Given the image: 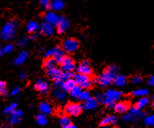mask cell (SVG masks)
Wrapping results in <instances>:
<instances>
[{"label": "cell", "instance_id": "d6986e66", "mask_svg": "<svg viewBox=\"0 0 154 128\" xmlns=\"http://www.w3.org/2000/svg\"><path fill=\"white\" fill-rule=\"evenodd\" d=\"M113 84L116 87H123L127 84V77L124 75H116L113 79Z\"/></svg>", "mask_w": 154, "mask_h": 128}, {"label": "cell", "instance_id": "f6af8a7d", "mask_svg": "<svg viewBox=\"0 0 154 128\" xmlns=\"http://www.w3.org/2000/svg\"><path fill=\"white\" fill-rule=\"evenodd\" d=\"M30 38L32 39V40H36V39H37V35L35 34V33H34V34H32Z\"/></svg>", "mask_w": 154, "mask_h": 128}, {"label": "cell", "instance_id": "ba28073f", "mask_svg": "<svg viewBox=\"0 0 154 128\" xmlns=\"http://www.w3.org/2000/svg\"><path fill=\"white\" fill-rule=\"evenodd\" d=\"M82 111V105L79 103H69L65 108V112L67 115L79 116Z\"/></svg>", "mask_w": 154, "mask_h": 128}, {"label": "cell", "instance_id": "7dc6e473", "mask_svg": "<svg viewBox=\"0 0 154 128\" xmlns=\"http://www.w3.org/2000/svg\"><path fill=\"white\" fill-rule=\"evenodd\" d=\"M152 107L154 108V95L153 97H152Z\"/></svg>", "mask_w": 154, "mask_h": 128}, {"label": "cell", "instance_id": "f1b7e54d", "mask_svg": "<svg viewBox=\"0 0 154 128\" xmlns=\"http://www.w3.org/2000/svg\"><path fill=\"white\" fill-rule=\"evenodd\" d=\"M149 98L146 97H141L140 99L137 101L136 106L139 109H143V108L146 107L147 105H149Z\"/></svg>", "mask_w": 154, "mask_h": 128}, {"label": "cell", "instance_id": "d4e9b609", "mask_svg": "<svg viewBox=\"0 0 154 128\" xmlns=\"http://www.w3.org/2000/svg\"><path fill=\"white\" fill-rule=\"evenodd\" d=\"M51 9L54 11H61L65 8V3L63 0H53L51 3Z\"/></svg>", "mask_w": 154, "mask_h": 128}, {"label": "cell", "instance_id": "f546056e", "mask_svg": "<svg viewBox=\"0 0 154 128\" xmlns=\"http://www.w3.org/2000/svg\"><path fill=\"white\" fill-rule=\"evenodd\" d=\"M56 61L54 60L53 57H48L47 59L45 60L44 62V67L45 68V69H49V68H52V67H55L56 65Z\"/></svg>", "mask_w": 154, "mask_h": 128}, {"label": "cell", "instance_id": "484cf974", "mask_svg": "<svg viewBox=\"0 0 154 128\" xmlns=\"http://www.w3.org/2000/svg\"><path fill=\"white\" fill-rule=\"evenodd\" d=\"M60 125L64 128H75L76 126H73L72 123H71L70 118H69L68 116H62L61 118H60Z\"/></svg>", "mask_w": 154, "mask_h": 128}, {"label": "cell", "instance_id": "7bdbcfd3", "mask_svg": "<svg viewBox=\"0 0 154 128\" xmlns=\"http://www.w3.org/2000/svg\"><path fill=\"white\" fill-rule=\"evenodd\" d=\"M19 78L22 79V80H26V79H27V73L25 72H21L19 74Z\"/></svg>", "mask_w": 154, "mask_h": 128}, {"label": "cell", "instance_id": "8d00e7d4", "mask_svg": "<svg viewBox=\"0 0 154 128\" xmlns=\"http://www.w3.org/2000/svg\"><path fill=\"white\" fill-rule=\"evenodd\" d=\"M144 124L147 126H152L154 125V115L153 116H149L144 118Z\"/></svg>", "mask_w": 154, "mask_h": 128}, {"label": "cell", "instance_id": "ac0fdd59", "mask_svg": "<svg viewBox=\"0 0 154 128\" xmlns=\"http://www.w3.org/2000/svg\"><path fill=\"white\" fill-rule=\"evenodd\" d=\"M114 110L118 114L126 113L127 111L129 110L128 104L127 102H124V101L117 102L114 105Z\"/></svg>", "mask_w": 154, "mask_h": 128}, {"label": "cell", "instance_id": "ee69618b", "mask_svg": "<svg viewBox=\"0 0 154 128\" xmlns=\"http://www.w3.org/2000/svg\"><path fill=\"white\" fill-rule=\"evenodd\" d=\"M149 85L151 86H154V75L151 76L149 79Z\"/></svg>", "mask_w": 154, "mask_h": 128}, {"label": "cell", "instance_id": "b9f144b4", "mask_svg": "<svg viewBox=\"0 0 154 128\" xmlns=\"http://www.w3.org/2000/svg\"><path fill=\"white\" fill-rule=\"evenodd\" d=\"M20 92V88L19 87H15L11 92V96H17Z\"/></svg>", "mask_w": 154, "mask_h": 128}, {"label": "cell", "instance_id": "3957f363", "mask_svg": "<svg viewBox=\"0 0 154 128\" xmlns=\"http://www.w3.org/2000/svg\"><path fill=\"white\" fill-rule=\"evenodd\" d=\"M122 92L118 90L113 89V88H109L106 89V92H104V103L108 108L114 107L117 101L121 98Z\"/></svg>", "mask_w": 154, "mask_h": 128}, {"label": "cell", "instance_id": "ffe728a7", "mask_svg": "<svg viewBox=\"0 0 154 128\" xmlns=\"http://www.w3.org/2000/svg\"><path fill=\"white\" fill-rule=\"evenodd\" d=\"M28 57V52L26 51V50H23L21 51L20 54H18V56L15 58V59L14 60V64L16 65V66H19V65H21L23 64L24 62L27 60Z\"/></svg>", "mask_w": 154, "mask_h": 128}, {"label": "cell", "instance_id": "f35d334b", "mask_svg": "<svg viewBox=\"0 0 154 128\" xmlns=\"http://www.w3.org/2000/svg\"><path fill=\"white\" fill-rule=\"evenodd\" d=\"M28 37H21L20 39V41H18V45L21 47H24V46L28 44Z\"/></svg>", "mask_w": 154, "mask_h": 128}, {"label": "cell", "instance_id": "277c9868", "mask_svg": "<svg viewBox=\"0 0 154 128\" xmlns=\"http://www.w3.org/2000/svg\"><path fill=\"white\" fill-rule=\"evenodd\" d=\"M73 79L75 80L77 85H80L84 89H88L92 86V80L87 75L78 73V74L73 75Z\"/></svg>", "mask_w": 154, "mask_h": 128}, {"label": "cell", "instance_id": "d590c367", "mask_svg": "<svg viewBox=\"0 0 154 128\" xmlns=\"http://www.w3.org/2000/svg\"><path fill=\"white\" fill-rule=\"evenodd\" d=\"M91 98V94L88 91H83L81 92V94L79 96V99L81 101H86V100H88L89 98Z\"/></svg>", "mask_w": 154, "mask_h": 128}, {"label": "cell", "instance_id": "2e32d148", "mask_svg": "<svg viewBox=\"0 0 154 128\" xmlns=\"http://www.w3.org/2000/svg\"><path fill=\"white\" fill-rule=\"evenodd\" d=\"M61 74H62V72L56 67H53L47 70V75L50 77L51 79H53L55 81L61 80Z\"/></svg>", "mask_w": 154, "mask_h": 128}, {"label": "cell", "instance_id": "30bf717a", "mask_svg": "<svg viewBox=\"0 0 154 128\" xmlns=\"http://www.w3.org/2000/svg\"><path fill=\"white\" fill-rule=\"evenodd\" d=\"M56 25L57 27L58 34H64L69 28V20L66 17L60 16V18H59L58 21H57V23Z\"/></svg>", "mask_w": 154, "mask_h": 128}, {"label": "cell", "instance_id": "4dcf8cb0", "mask_svg": "<svg viewBox=\"0 0 154 128\" xmlns=\"http://www.w3.org/2000/svg\"><path fill=\"white\" fill-rule=\"evenodd\" d=\"M36 123L40 126H45L48 123V119L46 118V114H40L36 116Z\"/></svg>", "mask_w": 154, "mask_h": 128}, {"label": "cell", "instance_id": "74e56055", "mask_svg": "<svg viewBox=\"0 0 154 128\" xmlns=\"http://www.w3.org/2000/svg\"><path fill=\"white\" fill-rule=\"evenodd\" d=\"M41 6L45 9H48L51 7L50 0H41Z\"/></svg>", "mask_w": 154, "mask_h": 128}, {"label": "cell", "instance_id": "9c48e42d", "mask_svg": "<svg viewBox=\"0 0 154 128\" xmlns=\"http://www.w3.org/2000/svg\"><path fill=\"white\" fill-rule=\"evenodd\" d=\"M61 69L63 72H73L75 70V63L71 58L69 57H65L63 61L61 62Z\"/></svg>", "mask_w": 154, "mask_h": 128}, {"label": "cell", "instance_id": "83f0119b", "mask_svg": "<svg viewBox=\"0 0 154 128\" xmlns=\"http://www.w3.org/2000/svg\"><path fill=\"white\" fill-rule=\"evenodd\" d=\"M82 92V88L79 85H76L72 89L69 91L70 96L73 98H79L81 92Z\"/></svg>", "mask_w": 154, "mask_h": 128}, {"label": "cell", "instance_id": "5bb4252c", "mask_svg": "<svg viewBox=\"0 0 154 128\" xmlns=\"http://www.w3.org/2000/svg\"><path fill=\"white\" fill-rule=\"evenodd\" d=\"M35 88L41 94H46L49 90V85L42 79H38L35 84Z\"/></svg>", "mask_w": 154, "mask_h": 128}, {"label": "cell", "instance_id": "60d3db41", "mask_svg": "<svg viewBox=\"0 0 154 128\" xmlns=\"http://www.w3.org/2000/svg\"><path fill=\"white\" fill-rule=\"evenodd\" d=\"M131 81L133 84H140L142 81V77L140 76V75H136V76L131 78Z\"/></svg>", "mask_w": 154, "mask_h": 128}, {"label": "cell", "instance_id": "e575fe53", "mask_svg": "<svg viewBox=\"0 0 154 128\" xmlns=\"http://www.w3.org/2000/svg\"><path fill=\"white\" fill-rule=\"evenodd\" d=\"M15 50V46L13 44L8 43L3 47V52L4 54H11V52L14 51Z\"/></svg>", "mask_w": 154, "mask_h": 128}, {"label": "cell", "instance_id": "d6a6232c", "mask_svg": "<svg viewBox=\"0 0 154 128\" xmlns=\"http://www.w3.org/2000/svg\"><path fill=\"white\" fill-rule=\"evenodd\" d=\"M16 107H17V104L16 103H11V105H9L4 109V114L10 115L14 110H16Z\"/></svg>", "mask_w": 154, "mask_h": 128}, {"label": "cell", "instance_id": "cb8c5ba5", "mask_svg": "<svg viewBox=\"0 0 154 128\" xmlns=\"http://www.w3.org/2000/svg\"><path fill=\"white\" fill-rule=\"evenodd\" d=\"M117 122V118L114 115L107 116L106 118H104L100 123L101 126H106L112 125V124H116Z\"/></svg>", "mask_w": 154, "mask_h": 128}, {"label": "cell", "instance_id": "44dd1931", "mask_svg": "<svg viewBox=\"0 0 154 128\" xmlns=\"http://www.w3.org/2000/svg\"><path fill=\"white\" fill-rule=\"evenodd\" d=\"M98 103L99 101H97L96 98H90L88 100H86L84 103V108L86 110H94L97 106H98Z\"/></svg>", "mask_w": 154, "mask_h": 128}, {"label": "cell", "instance_id": "e0dca14e", "mask_svg": "<svg viewBox=\"0 0 154 128\" xmlns=\"http://www.w3.org/2000/svg\"><path fill=\"white\" fill-rule=\"evenodd\" d=\"M66 57V54H65V50H61L59 47H55L54 48V54L53 55V58L56 61L57 63H61L63 59Z\"/></svg>", "mask_w": 154, "mask_h": 128}, {"label": "cell", "instance_id": "8fae6325", "mask_svg": "<svg viewBox=\"0 0 154 128\" xmlns=\"http://www.w3.org/2000/svg\"><path fill=\"white\" fill-rule=\"evenodd\" d=\"M40 29H41V34L48 37H52L55 33L54 25L52 24L48 23V22H46V21L41 24Z\"/></svg>", "mask_w": 154, "mask_h": 128}, {"label": "cell", "instance_id": "7402d4cb", "mask_svg": "<svg viewBox=\"0 0 154 128\" xmlns=\"http://www.w3.org/2000/svg\"><path fill=\"white\" fill-rule=\"evenodd\" d=\"M77 85L75 82V80L73 78H70V79H68L65 80L62 82V88H63L66 92H69L72 88H73L75 85Z\"/></svg>", "mask_w": 154, "mask_h": 128}, {"label": "cell", "instance_id": "4fadbf2b", "mask_svg": "<svg viewBox=\"0 0 154 128\" xmlns=\"http://www.w3.org/2000/svg\"><path fill=\"white\" fill-rule=\"evenodd\" d=\"M78 72H79V73L87 75L92 74L91 62L88 60H83L78 67Z\"/></svg>", "mask_w": 154, "mask_h": 128}, {"label": "cell", "instance_id": "52a82bcc", "mask_svg": "<svg viewBox=\"0 0 154 128\" xmlns=\"http://www.w3.org/2000/svg\"><path fill=\"white\" fill-rule=\"evenodd\" d=\"M62 80H57L55 81L54 84V88L53 90V97L57 99V101H62L65 100L66 95V91L62 88Z\"/></svg>", "mask_w": 154, "mask_h": 128}, {"label": "cell", "instance_id": "836d02e7", "mask_svg": "<svg viewBox=\"0 0 154 128\" xmlns=\"http://www.w3.org/2000/svg\"><path fill=\"white\" fill-rule=\"evenodd\" d=\"M8 94V88H7V84L0 80V95L5 97Z\"/></svg>", "mask_w": 154, "mask_h": 128}, {"label": "cell", "instance_id": "ab89813d", "mask_svg": "<svg viewBox=\"0 0 154 128\" xmlns=\"http://www.w3.org/2000/svg\"><path fill=\"white\" fill-rule=\"evenodd\" d=\"M95 98L99 103H104V99H105V98H104V94H103V92H98L95 95Z\"/></svg>", "mask_w": 154, "mask_h": 128}, {"label": "cell", "instance_id": "603a6c76", "mask_svg": "<svg viewBox=\"0 0 154 128\" xmlns=\"http://www.w3.org/2000/svg\"><path fill=\"white\" fill-rule=\"evenodd\" d=\"M39 110L42 114H45L46 115L48 114H51L53 113V108L51 106V105L48 102H42L41 103L40 105V107H39Z\"/></svg>", "mask_w": 154, "mask_h": 128}, {"label": "cell", "instance_id": "8992f818", "mask_svg": "<svg viewBox=\"0 0 154 128\" xmlns=\"http://www.w3.org/2000/svg\"><path fill=\"white\" fill-rule=\"evenodd\" d=\"M79 42L74 38H68L65 40L62 43V48L65 50V52L72 54L77 51V50L79 49Z\"/></svg>", "mask_w": 154, "mask_h": 128}, {"label": "cell", "instance_id": "1f68e13d", "mask_svg": "<svg viewBox=\"0 0 154 128\" xmlns=\"http://www.w3.org/2000/svg\"><path fill=\"white\" fill-rule=\"evenodd\" d=\"M149 91L145 88H139V89L135 90L132 92V95L135 97H138V98H141V97H145L148 95Z\"/></svg>", "mask_w": 154, "mask_h": 128}, {"label": "cell", "instance_id": "bcb514c9", "mask_svg": "<svg viewBox=\"0 0 154 128\" xmlns=\"http://www.w3.org/2000/svg\"><path fill=\"white\" fill-rule=\"evenodd\" d=\"M3 54H4V52H3V48L1 46V45H0V56H2Z\"/></svg>", "mask_w": 154, "mask_h": 128}, {"label": "cell", "instance_id": "6da1fadb", "mask_svg": "<svg viewBox=\"0 0 154 128\" xmlns=\"http://www.w3.org/2000/svg\"><path fill=\"white\" fill-rule=\"evenodd\" d=\"M119 67L116 65H111L105 72L98 77L97 82L99 83L101 87H106L113 83V79L115 76L118 75Z\"/></svg>", "mask_w": 154, "mask_h": 128}, {"label": "cell", "instance_id": "4316f807", "mask_svg": "<svg viewBox=\"0 0 154 128\" xmlns=\"http://www.w3.org/2000/svg\"><path fill=\"white\" fill-rule=\"evenodd\" d=\"M40 24L36 21H30L27 25V30L30 34H34L40 28Z\"/></svg>", "mask_w": 154, "mask_h": 128}, {"label": "cell", "instance_id": "7c38bea8", "mask_svg": "<svg viewBox=\"0 0 154 128\" xmlns=\"http://www.w3.org/2000/svg\"><path fill=\"white\" fill-rule=\"evenodd\" d=\"M22 117H23V111L21 110H15L10 114L8 121L11 125H17L18 123H20Z\"/></svg>", "mask_w": 154, "mask_h": 128}, {"label": "cell", "instance_id": "7a4b0ae2", "mask_svg": "<svg viewBox=\"0 0 154 128\" xmlns=\"http://www.w3.org/2000/svg\"><path fill=\"white\" fill-rule=\"evenodd\" d=\"M18 24L16 21H9L3 26L0 32V37L4 41H11L15 37L17 33Z\"/></svg>", "mask_w": 154, "mask_h": 128}, {"label": "cell", "instance_id": "9a60e30c", "mask_svg": "<svg viewBox=\"0 0 154 128\" xmlns=\"http://www.w3.org/2000/svg\"><path fill=\"white\" fill-rule=\"evenodd\" d=\"M59 18H60V16L54 11H48L46 13L45 15V21L55 25L57 23Z\"/></svg>", "mask_w": 154, "mask_h": 128}, {"label": "cell", "instance_id": "5b68a950", "mask_svg": "<svg viewBox=\"0 0 154 128\" xmlns=\"http://www.w3.org/2000/svg\"><path fill=\"white\" fill-rule=\"evenodd\" d=\"M144 115L143 113H141L140 109L136 107L129 108L128 112L124 114L123 117V119L125 122H134V121L139 119L140 118H141L142 116Z\"/></svg>", "mask_w": 154, "mask_h": 128}]
</instances>
